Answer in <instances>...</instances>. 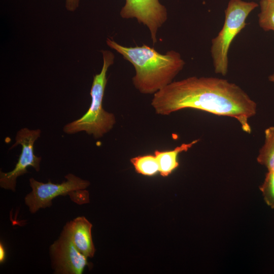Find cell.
<instances>
[{
	"label": "cell",
	"mask_w": 274,
	"mask_h": 274,
	"mask_svg": "<svg viewBox=\"0 0 274 274\" xmlns=\"http://www.w3.org/2000/svg\"><path fill=\"white\" fill-rule=\"evenodd\" d=\"M151 105L161 115L192 109L231 117L248 133L252 132L249 120L257 109L256 102L238 85L212 77L192 76L173 81L153 94Z\"/></svg>",
	"instance_id": "6da1fadb"
},
{
	"label": "cell",
	"mask_w": 274,
	"mask_h": 274,
	"mask_svg": "<svg viewBox=\"0 0 274 274\" xmlns=\"http://www.w3.org/2000/svg\"><path fill=\"white\" fill-rule=\"evenodd\" d=\"M106 42L133 66L132 83L142 94H154L171 83L185 64L181 54L175 50L161 54L145 44L126 47L110 38Z\"/></svg>",
	"instance_id": "7a4b0ae2"
},
{
	"label": "cell",
	"mask_w": 274,
	"mask_h": 274,
	"mask_svg": "<svg viewBox=\"0 0 274 274\" xmlns=\"http://www.w3.org/2000/svg\"><path fill=\"white\" fill-rule=\"evenodd\" d=\"M103 65L100 72L93 76L90 90L91 102L86 113L77 120L64 126L65 133L72 134L85 131L95 139L102 137L110 131L116 122L115 115L106 111L102 107V100L107 82V71L113 64L114 54L108 50H102Z\"/></svg>",
	"instance_id": "3957f363"
},
{
	"label": "cell",
	"mask_w": 274,
	"mask_h": 274,
	"mask_svg": "<svg viewBox=\"0 0 274 274\" xmlns=\"http://www.w3.org/2000/svg\"><path fill=\"white\" fill-rule=\"evenodd\" d=\"M258 4L254 2L230 0L225 20L218 35L212 40L211 54L215 73L225 76L228 70V51L234 38L247 25L246 20Z\"/></svg>",
	"instance_id": "277c9868"
},
{
	"label": "cell",
	"mask_w": 274,
	"mask_h": 274,
	"mask_svg": "<svg viewBox=\"0 0 274 274\" xmlns=\"http://www.w3.org/2000/svg\"><path fill=\"white\" fill-rule=\"evenodd\" d=\"M65 178L66 180L59 184L50 181L43 183L30 178L31 191L24 198L29 212L35 214L41 209L50 207L52 200L58 196L69 195L71 199L78 204L88 202V192L85 189L89 186L90 182L73 174L66 175Z\"/></svg>",
	"instance_id": "5b68a950"
},
{
	"label": "cell",
	"mask_w": 274,
	"mask_h": 274,
	"mask_svg": "<svg viewBox=\"0 0 274 274\" xmlns=\"http://www.w3.org/2000/svg\"><path fill=\"white\" fill-rule=\"evenodd\" d=\"M41 133L40 129H31L28 128H22L17 131L15 143L10 148V150L20 145L22 147L21 152L13 170L7 173L0 171L1 188L15 192L17 178L28 173V167H32L37 172L40 170L42 158L35 154L33 147Z\"/></svg>",
	"instance_id": "8992f818"
},
{
	"label": "cell",
	"mask_w": 274,
	"mask_h": 274,
	"mask_svg": "<svg viewBox=\"0 0 274 274\" xmlns=\"http://www.w3.org/2000/svg\"><path fill=\"white\" fill-rule=\"evenodd\" d=\"M49 253L52 268L56 274H81L89 265L87 257L73 244L67 223L58 238L50 246Z\"/></svg>",
	"instance_id": "52a82bcc"
},
{
	"label": "cell",
	"mask_w": 274,
	"mask_h": 274,
	"mask_svg": "<svg viewBox=\"0 0 274 274\" xmlns=\"http://www.w3.org/2000/svg\"><path fill=\"white\" fill-rule=\"evenodd\" d=\"M120 15L124 19H135L145 25L154 45L157 42L158 29L167 19V9L159 0H125Z\"/></svg>",
	"instance_id": "ba28073f"
},
{
	"label": "cell",
	"mask_w": 274,
	"mask_h": 274,
	"mask_svg": "<svg viewBox=\"0 0 274 274\" xmlns=\"http://www.w3.org/2000/svg\"><path fill=\"white\" fill-rule=\"evenodd\" d=\"M67 223L72 242L78 251L87 258L93 257L95 249L92 237V224L84 216L78 217Z\"/></svg>",
	"instance_id": "9c48e42d"
},
{
	"label": "cell",
	"mask_w": 274,
	"mask_h": 274,
	"mask_svg": "<svg viewBox=\"0 0 274 274\" xmlns=\"http://www.w3.org/2000/svg\"><path fill=\"white\" fill-rule=\"evenodd\" d=\"M199 140L197 139L188 143H183L168 151L155 150L154 155L158 162L160 175L164 177L170 175L179 165L178 160L179 155L189 150Z\"/></svg>",
	"instance_id": "30bf717a"
},
{
	"label": "cell",
	"mask_w": 274,
	"mask_h": 274,
	"mask_svg": "<svg viewBox=\"0 0 274 274\" xmlns=\"http://www.w3.org/2000/svg\"><path fill=\"white\" fill-rule=\"evenodd\" d=\"M257 162L265 166L268 171L274 172V126L264 130V143L257 157Z\"/></svg>",
	"instance_id": "8fae6325"
},
{
	"label": "cell",
	"mask_w": 274,
	"mask_h": 274,
	"mask_svg": "<svg viewBox=\"0 0 274 274\" xmlns=\"http://www.w3.org/2000/svg\"><path fill=\"white\" fill-rule=\"evenodd\" d=\"M135 172L144 176H153L159 173V166L154 155H145L130 159Z\"/></svg>",
	"instance_id": "7c38bea8"
},
{
	"label": "cell",
	"mask_w": 274,
	"mask_h": 274,
	"mask_svg": "<svg viewBox=\"0 0 274 274\" xmlns=\"http://www.w3.org/2000/svg\"><path fill=\"white\" fill-rule=\"evenodd\" d=\"M258 15L259 26L264 31H274V0H261Z\"/></svg>",
	"instance_id": "4fadbf2b"
},
{
	"label": "cell",
	"mask_w": 274,
	"mask_h": 274,
	"mask_svg": "<svg viewBox=\"0 0 274 274\" xmlns=\"http://www.w3.org/2000/svg\"><path fill=\"white\" fill-rule=\"evenodd\" d=\"M266 204L274 209V172L268 171L259 187Z\"/></svg>",
	"instance_id": "5bb4252c"
},
{
	"label": "cell",
	"mask_w": 274,
	"mask_h": 274,
	"mask_svg": "<svg viewBox=\"0 0 274 274\" xmlns=\"http://www.w3.org/2000/svg\"><path fill=\"white\" fill-rule=\"evenodd\" d=\"M80 0H66V8L67 10L75 11L79 6Z\"/></svg>",
	"instance_id": "9a60e30c"
},
{
	"label": "cell",
	"mask_w": 274,
	"mask_h": 274,
	"mask_svg": "<svg viewBox=\"0 0 274 274\" xmlns=\"http://www.w3.org/2000/svg\"><path fill=\"white\" fill-rule=\"evenodd\" d=\"M6 257V250L3 246V244L1 242L0 243V262L3 263Z\"/></svg>",
	"instance_id": "2e32d148"
},
{
	"label": "cell",
	"mask_w": 274,
	"mask_h": 274,
	"mask_svg": "<svg viewBox=\"0 0 274 274\" xmlns=\"http://www.w3.org/2000/svg\"><path fill=\"white\" fill-rule=\"evenodd\" d=\"M268 80L274 84V73L269 76Z\"/></svg>",
	"instance_id": "e0dca14e"
}]
</instances>
